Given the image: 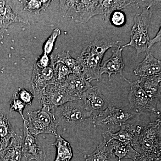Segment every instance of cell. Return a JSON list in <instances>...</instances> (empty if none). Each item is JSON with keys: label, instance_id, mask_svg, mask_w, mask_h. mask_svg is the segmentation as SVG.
Here are the masks:
<instances>
[{"label": "cell", "instance_id": "cell-1", "mask_svg": "<svg viewBox=\"0 0 161 161\" xmlns=\"http://www.w3.org/2000/svg\"><path fill=\"white\" fill-rule=\"evenodd\" d=\"M118 43V41L95 39L84 47L77 60L82 67L84 75L90 82L101 78V64L104 55L111 47H117Z\"/></svg>", "mask_w": 161, "mask_h": 161}, {"label": "cell", "instance_id": "cell-2", "mask_svg": "<svg viewBox=\"0 0 161 161\" xmlns=\"http://www.w3.org/2000/svg\"><path fill=\"white\" fill-rule=\"evenodd\" d=\"M161 130L160 117L142 126L132 147L138 154L152 158L161 157Z\"/></svg>", "mask_w": 161, "mask_h": 161}, {"label": "cell", "instance_id": "cell-3", "mask_svg": "<svg viewBox=\"0 0 161 161\" xmlns=\"http://www.w3.org/2000/svg\"><path fill=\"white\" fill-rule=\"evenodd\" d=\"M59 7L62 16L78 23H87L93 17L103 14L102 1H60Z\"/></svg>", "mask_w": 161, "mask_h": 161}, {"label": "cell", "instance_id": "cell-4", "mask_svg": "<svg viewBox=\"0 0 161 161\" xmlns=\"http://www.w3.org/2000/svg\"><path fill=\"white\" fill-rule=\"evenodd\" d=\"M152 6L151 3L143 8L140 13L135 15L130 32V42L121 46L122 48L131 46L135 48L137 53L144 52L147 53L150 40L148 31L152 17Z\"/></svg>", "mask_w": 161, "mask_h": 161}, {"label": "cell", "instance_id": "cell-5", "mask_svg": "<svg viewBox=\"0 0 161 161\" xmlns=\"http://www.w3.org/2000/svg\"><path fill=\"white\" fill-rule=\"evenodd\" d=\"M140 115L129 106L116 108L108 105L105 109L92 119V120L95 126H99L106 129L108 132H114L116 128Z\"/></svg>", "mask_w": 161, "mask_h": 161}, {"label": "cell", "instance_id": "cell-6", "mask_svg": "<svg viewBox=\"0 0 161 161\" xmlns=\"http://www.w3.org/2000/svg\"><path fill=\"white\" fill-rule=\"evenodd\" d=\"M56 119L54 114L42 108L28 112V118L26 120L29 132L37 136L43 133L57 135L59 125L55 122Z\"/></svg>", "mask_w": 161, "mask_h": 161}, {"label": "cell", "instance_id": "cell-7", "mask_svg": "<svg viewBox=\"0 0 161 161\" xmlns=\"http://www.w3.org/2000/svg\"><path fill=\"white\" fill-rule=\"evenodd\" d=\"M130 86V91L128 96L129 107L141 115L145 113H153L160 115L157 108V101L151 99L140 86L138 81H130L124 78Z\"/></svg>", "mask_w": 161, "mask_h": 161}, {"label": "cell", "instance_id": "cell-8", "mask_svg": "<svg viewBox=\"0 0 161 161\" xmlns=\"http://www.w3.org/2000/svg\"><path fill=\"white\" fill-rule=\"evenodd\" d=\"M77 101L67 103L56 109L54 115L58 117V125L66 127L92 119V113L85 109L84 105H80Z\"/></svg>", "mask_w": 161, "mask_h": 161}, {"label": "cell", "instance_id": "cell-9", "mask_svg": "<svg viewBox=\"0 0 161 161\" xmlns=\"http://www.w3.org/2000/svg\"><path fill=\"white\" fill-rule=\"evenodd\" d=\"M39 101L42 108L54 114L58 107L76 100L68 94L63 83L55 82L43 89Z\"/></svg>", "mask_w": 161, "mask_h": 161}, {"label": "cell", "instance_id": "cell-10", "mask_svg": "<svg viewBox=\"0 0 161 161\" xmlns=\"http://www.w3.org/2000/svg\"><path fill=\"white\" fill-rule=\"evenodd\" d=\"M23 158H24L26 161H45L46 155L44 147L36 136L32 135L29 132L26 119L23 121Z\"/></svg>", "mask_w": 161, "mask_h": 161}, {"label": "cell", "instance_id": "cell-11", "mask_svg": "<svg viewBox=\"0 0 161 161\" xmlns=\"http://www.w3.org/2000/svg\"><path fill=\"white\" fill-rule=\"evenodd\" d=\"M50 64L45 68H40L34 64L33 70L31 85L34 95L40 99L43 89L48 85L55 83L54 62L52 55Z\"/></svg>", "mask_w": 161, "mask_h": 161}, {"label": "cell", "instance_id": "cell-12", "mask_svg": "<svg viewBox=\"0 0 161 161\" xmlns=\"http://www.w3.org/2000/svg\"><path fill=\"white\" fill-rule=\"evenodd\" d=\"M80 99L83 102L85 109L92 113L93 118L108 106L107 98L95 86L84 92Z\"/></svg>", "mask_w": 161, "mask_h": 161}, {"label": "cell", "instance_id": "cell-13", "mask_svg": "<svg viewBox=\"0 0 161 161\" xmlns=\"http://www.w3.org/2000/svg\"><path fill=\"white\" fill-rule=\"evenodd\" d=\"M63 84L68 94L76 100H80L84 92L93 86L83 73L70 74Z\"/></svg>", "mask_w": 161, "mask_h": 161}, {"label": "cell", "instance_id": "cell-14", "mask_svg": "<svg viewBox=\"0 0 161 161\" xmlns=\"http://www.w3.org/2000/svg\"><path fill=\"white\" fill-rule=\"evenodd\" d=\"M123 48L119 45L117 48L112 50V55L109 59L106 60L102 66H101L100 75L102 77L104 74L108 75L109 81H111L112 74H120L122 75L123 71L125 68L122 51Z\"/></svg>", "mask_w": 161, "mask_h": 161}, {"label": "cell", "instance_id": "cell-15", "mask_svg": "<svg viewBox=\"0 0 161 161\" xmlns=\"http://www.w3.org/2000/svg\"><path fill=\"white\" fill-rule=\"evenodd\" d=\"M141 127L142 126L138 125L135 126L129 122L121 126L120 130L118 132H106L103 134L106 137L108 142L112 140H116L132 146Z\"/></svg>", "mask_w": 161, "mask_h": 161}, {"label": "cell", "instance_id": "cell-16", "mask_svg": "<svg viewBox=\"0 0 161 161\" xmlns=\"http://www.w3.org/2000/svg\"><path fill=\"white\" fill-rule=\"evenodd\" d=\"M161 62L149 52L143 60L140 62L133 71L136 76L140 78L148 77L161 74Z\"/></svg>", "mask_w": 161, "mask_h": 161}, {"label": "cell", "instance_id": "cell-17", "mask_svg": "<svg viewBox=\"0 0 161 161\" xmlns=\"http://www.w3.org/2000/svg\"><path fill=\"white\" fill-rule=\"evenodd\" d=\"M23 136L14 133L8 147L0 152V161H22Z\"/></svg>", "mask_w": 161, "mask_h": 161}, {"label": "cell", "instance_id": "cell-18", "mask_svg": "<svg viewBox=\"0 0 161 161\" xmlns=\"http://www.w3.org/2000/svg\"><path fill=\"white\" fill-rule=\"evenodd\" d=\"M140 86L151 99L157 101L160 97L161 74L142 77L137 80Z\"/></svg>", "mask_w": 161, "mask_h": 161}, {"label": "cell", "instance_id": "cell-19", "mask_svg": "<svg viewBox=\"0 0 161 161\" xmlns=\"http://www.w3.org/2000/svg\"><path fill=\"white\" fill-rule=\"evenodd\" d=\"M15 23L28 22L14 13L6 1H0V29L6 31L9 25Z\"/></svg>", "mask_w": 161, "mask_h": 161}, {"label": "cell", "instance_id": "cell-20", "mask_svg": "<svg viewBox=\"0 0 161 161\" xmlns=\"http://www.w3.org/2000/svg\"><path fill=\"white\" fill-rule=\"evenodd\" d=\"M108 142L110 150L118 158V161L123 158L130 159L134 161L138 155L137 152L130 144L116 140H112Z\"/></svg>", "mask_w": 161, "mask_h": 161}, {"label": "cell", "instance_id": "cell-21", "mask_svg": "<svg viewBox=\"0 0 161 161\" xmlns=\"http://www.w3.org/2000/svg\"><path fill=\"white\" fill-rule=\"evenodd\" d=\"M84 161H118L110 150L106 137L103 134V139L96 149L86 156Z\"/></svg>", "mask_w": 161, "mask_h": 161}, {"label": "cell", "instance_id": "cell-22", "mask_svg": "<svg viewBox=\"0 0 161 161\" xmlns=\"http://www.w3.org/2000/svg\"><path fill=\"white\" fill-rule=\"evenodd\" d=\"M142 1H130V0H105L102 1V5L103 10L106 22L110 21V16L112 13L126 8L133 4L139 5Z\"/></svg>", "mask_w": 161, "mask_h": 161}, {"label": "cell", "instance_id": "cell-23", "mask_svg": "<svg viewBox=\"0 0 161 161\" xmlns=\"http://www.w3.org/2000/svg\"><path fill=\"white\" fill-rule=\"evenodd\" d=\"M56 141L52 146L56 148V156L54 161H71L73 157L71 146L60 134L56 136Z\"/></svg>", "mask_w": 161, "mask_h": 161}, {"label": "cell", "instance_id": "cell-24", "mask_svg": "<svg viewBox=\"0 0 161 161\" xmlns=\"http://www.w3.org/2000/svg\"><path fill=\"white\" fill-rule=\"evenodd\" d=\"M54 63L60 62L69 68L72 74H79L83 73L82 67L77 60L72 58L69 51H63L55 56L52 55Z\"/></svg>", "mask_w": 161, "mask_h": 161}, {"label": "cell", "instance_id": "cell-25", "mask_svg": "<svg viewBox=\"0 0 161 161\" xmlns=\"http://www.w3.org/2000/svg\"><path fill=\"white\" fill-rule=\"evenodd\" d=\"M14 133L7 115L0 112V140L4 150L9 145Z\"/></svg>", "mask_w": 161, "mask_h": 161}, {"label": "cell", "instance_id": "cell-26", "mask_svg": "<svg viewBox=\"0 0 161 161\" xmlns=\"http://www.w3.org/2000/svg\"><path fill=\"white\" fill-rule=\"evenodd\" d=\"M23 4V10L35 14L40 13V12L45 10L50 5L51 1H20Z\"/></svg>", "mask_w": 161, "mask_h": 161}, {"label": "cell", "instance_id": "cell-27", "mask_svg": "<svg viewBox=\"0 0 161 161\" xmlns=\"http://www.w3.org/2000/svg\"><path fill=\"white\" fill-rule=\"evenodd\" d=\"M54 64L55 82L63 83L72 72L63 63L57 62Z\"/></svg>", "mask_w": 161, "mask_h": 161}, {"label": "cell", "instance_id": "cell-28", "mask_svg": "<svg viewBox=\"0 0 161 161\" xmlns=\"http://www.w3.org/2000/svg\"><path fill=\"white\" fill-rule=\"evenodd\" d=\"M9 111L10 112L14 111L18 112L21 115L23 121L25 120L23 115V111L26 108V105L18 98L15 93L13 95L9 102Z\"/></svg>", "mask_w": 161, "mask_h": 161}, {"label": "cell", "instance_id": "cell-29", "mask_svg": "<svg viewBox=\"0 0 161 161\" xmlns=\"http://www.w3.org/2000/svg\"><path fill=\"white\" fill-rule=\"evenodd\" d=\"M60 34H61V31L59 28H56L53 31L52 34L46 40L43 46L44 54L48 55L51 53L53 47L54 45L55 41Z\"/></svg>", "mask_w": 161, "mask_h": 161}, {"label": "cell", "instance_id": "cell-30", "mask_svg": "<svg viewBox=\"0 0 161 161\" xmlns=\"http://www.w3.org/2000/svg\"><path fill=\"white\" fill-rule=\"evenodd\" d=\"M15 93L18 98L24 103L31 105L35 96L31 92L23 88H19Z\"/></svg>", "mask_w": 161, "mask_h": 161}, {"label": "cell", "instance_id": "cell-31", "mask_svg": "<svg viewBox=\"0 0 161 161\" xmlns=\"http://www.w3.org/2000/svg\"><path fill=\"white\" fill-rule=\"evenodd\" d=\"M110 21L114 26L117 27L123 26L125 23V15L120 10L114 12L110 16Z\"/></svg>", "mask_w": 161, "mask_h": 161}, {"label": "cell", "instance_id": "cell-32", "mask_svg": "<svg viewBox=\"0 0 161 161\" xmlns=\"http://www.w3.org/2000/svg\"><path fill=\"white\" fill-rule=\"evenodd\" d=\"M51 60V56L48 57V55L44 53L39 58L36 64L40 68L46 67L50 64Z\"/></svg>", "mask_w": 161, "mask_h": 161}, {"label": "cell", "instance_id": "cell-33", "mask_svg": "<svg viewBox=\"0 0 161 161\" xmlns=\"http://www.w3.org/2000/svg\"><path fill=\"white\" fill-rule=\"evenodd\" d=\"M161 27H160V29L159 30L156 36L155 37L150 40L149 45H148V50H147V54L150 52V48H151V47H152V46H153L154 44H155L156 43H158V42H160L161 39Z\"/></svg>", "mask_w": 161, "mask_h": 161}, {"label": "cell", "instance_id": "cell-34", "mask_svg": "<svg viewBox=\"0 0 161 161\" xmlns=\"http://www.w3.org/2000/svg\"><path fill=\"white\" fill-rule=\"evenodd\" d=\"M155 158L150 157L143 154H138L137 157L136 158L134 161H152L153 159Z\"/></svg>", "mask_w": 161, "mask_h": 161}, {"label": "cell", "instance_id": "cell-35", "mask_svg": "<svg viewBox=\"0 0 161 161\" xmlns=\"http://www.w3.org/2000/svg\"><path fill=\"white\" fill-rule=\"evenodd\" d=\"M5 31L0 29V41L3 40Z\"/></svg>", "mask_w": 161, "mask_h": 161}, {"label": "cell", "instance_id": "cell-36", "mask_svg": "<svg viewBox=\"0 0 161 161\" xmlns=\"http://www.w3.org/2000/svg\"><path fill=\"white\" fill-rule=\"evenodd\" d=\"M152 161H161V157L155 158L153 159Z\"/></svg>", "mask_w": 161, "mask_h": 161}, {"label": "cell", "instance_id": "cell-37", "mask_svg": "<svg viewBox=\"0 0 161 161\" xmlns=\"http://www.w3.org/2000/svg\"><path fill=\"white\" fill-rule=\"evenodd\" d=\"M4 148H3V144L2 143V142H1V140H0V152L1 151H3L4 150Z\"/></svg>", "mask_w": 161, "mask_h": 161}, {"label": "cell", "instance_id": "cell-38", "mask_svg": "<svg viewBox=\"0 0 161 161\" xmlns=\"http://www.w3.org/2000/svg\"><path fill=\"white\" fill-rule=\"evenodd\" d=\"M0 161H1V157H0Z\"/></svg>", "mask_w": 161, "mask_h": 161}]
</instances>
